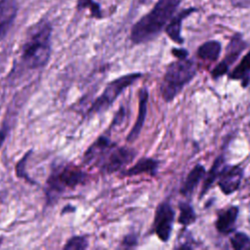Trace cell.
<instances>
[{"mask_svg":"<svg viewBox=\"0 0 250 250\" xmlns=\"http://www.w3.org/2000/svg\"><path fill=\"white\" fill-rule=\"evenodd\" d=\"M137 151L127 146H117L106 136H100L85 151L83 163L97 167L101 172L111 174L121 171L136 157Z\"/></svg>","mask_w":250,"mask_h":250,"instance_id":"1","label":"cell"},{"mask_svg":"<svg viewBox=\"0 0 250 250\" xmlns=\"http://www.w3.org/2000/svg\"><path fill=\"white\" fill-rule=\"evenodd\" d=\"M52 24L47 20H40L26 32L21 46V60L29 69L45 67L51 58Z\"/></svg>","mask_w":250,"mask_h":250,"instance_id":"2","label":"cell"},{"mask_svg":"<svg viewBox=\"0 0 250 250\" xmlns=\"http://www.w3.org/2000/svg\"><path fill=\"white\" fill-rule=\"evenodd\" d=\"M181 0H158L154 7L133 26L130 39L134 44H143L154 39L174 16Z\"/></svg>","mask_w":250,"mask_h":250,"instance_id":"3","label":"cell"},{"mask_svg":"<svg viewBox=\"0 0 250 250\" xmlns=\"http://www.w3.org/2000/svg\"><path fill=\"white\" fill-rule=\"evenodd\" d=\"M88 174L78 165L64 162L54 166L44 188L47 203H56L64 193L86 184Z\"/></svg>","mask_w":250,"mask_h":250,"instance_id":"4","label":"cell"},{"mask_svg":"<svg viewBox=\"0 0 250 250\" xmlns=\"http://www.w3.org/2000/svg\"><path fill=\"white\" fill-rule=\"evenodd\" d=\"M196 63L188 59L172 62L166 68L160 84V93L166 103L172 102L196 75Z\"/></svg>","mask_w":250,"mask_h":250,"instance_id":"5","label":"cell"},{"mask_svg":"<svg viewBox=\"0 0 250 250\" xmlns=\"http://www.w3.org/2000/svg\"><path fill=\"white\" fill-rule=\"evenodd\" d=\"M142 73L140 72H133L122 75L112 81H110L102 94L92 103L91 106L87 111V116H92L95 114H100L106 111L115 100L132 84H134L140 77Z\"/></svg>","mask_w":250,"mask_h":250,"instance_id":"6","label":"cell"},{"mask_svg":"<svg viewBox=\"0 0 250 250\" xmlns=\"http://www.w3.org/2000/svg\"><path fill=\"white\" fill-rule=\"evenodd\" d=\"M175 221V211L169 201H163L158 204L153 221V229L157 237L167 242L171 237L173 224Z\"/></svg>","mask_w":250,"mask_h":250,"instance_id":"7","label":"cell"},{"mask_svg":"<svg viewBox=\"0 0 250 250\" xmlns=\"http://www.w3.org/2000/svg\"><path fill=\"white\" fill-rule=\"evenodd\" d=\"M246 45V42L243 40L240 34H234L227 46L224 60L219 62L212 70V77L214 79H218L219 77L227 74L229 72V66L238 59L240 54L245 49Z\"/></svg>","mask_w":250,"mask_h":250,"instance_id":"8","label":"cell"},{"mask_svg":"<svg viewBox=\"0 0 250 250\" xmlns=\"http://www.w3.org/2000/svg\"><path fill=\"white\" fill-rule=\"evenodd\" d=\"M243 178V169L239 165H224L219 173L217 183L226 195L236 191Z\"/></svg>","mask_w":250,"mask_h":250,"instance_id":"9","label":"cell"},{"mask_svg":"<svg viewBox=\"0 0 250 250\" xmlns=\"http://www.w3.org/2000/svg\"><path fill=\"white\" fill-rule=\"evenodd\" d=\"M147 102H148V90L146 87H144L139 92V105H138V116L129 132L126 141L129 143H133L140 135L143 126L146 121V112H147Z\"/></svg>","mask_w":250,"mask_h":250,"instance_id":"10","label":"cell"},{"mask_svg":"<svg viewBox=\"0 0 250 250\" xmlns=\"http://www.w3.org/2000/svg\"><path fill=\"white\" fill-rule=\"evenodd\" d=\"M196 11L197 10L195 8H188V9H185V10L181 11L180 13L176 14V16L172 17V19L169 21V22L165 26V32L172 41H174L177 44L184 43L185 40L181 34L182 22L187 17H188L190 14H192Z\"/></svg>","mask_w":250,"mask_h":250,"instance_id":"11","label":"cell"},{"mask_svg":"<svg viewBox=\"0 0 250 250\" xmlns=\"http://www.w3.org/2000/svg\"><path fill=\"white\" fill-rule=\"evenodd\" d=\"M17 11L16 0H0V39L10 29L17 16Z\"/></svg>","mask_w":250,"mask_h":250,"instance_id":"12","label":"cell"},{"mask_svg":"<svg viewBox=\"0 0 250 250\" xmlns=\"http://www.w3.org/2000/svg\"><path fill=\"white\" fill-rule=\"evenodd\" d=\"M239 209L237 206H230L228 209L222 210L218 213L216 221V229L223 234L230 233L234 230V226L238 216Z\"/></svg>","mask_w":250,"mask_h":250,"instance_id":"13","label":"cell"},{"mask_svg":"<svg viewBox=\"0 0 250 250\" xmlns=\"http://www.w3.org/2000/svg\"><path fill=\"white\" fill-rule=\"evenodd\" d=\"M159 161L150 158V157H143L137 161L136 164L131 166L130 168L121 171L122 176H137L141 174H148L150 176H154L158 170Z\"/></svg>","mask_w":250,"mask_h":250,"instance_id":"14","label":"cell"},{"mask_svg":"<svg viewBox=\"0 0 250 250\" xmlns=\"http://www.w3.org/2000/svg\"><path fill=\"white\" fill-rule=\"evenodd\" d=\"M205 174H206L205 167L199 163L196 164L189 171L185 182L183 183L181 188V193L187 197L190 196L193 193L199 182L205 177Z\"/></svg>","mask_w":250,"mask_h":250,"instance_id":"15","label":"cell"},{"mask_svg":"<svg viewBox=\"0 0 250 250\" xmlns=\"http://www.w3.org/2000/svg\"><path fill=\"white\" fill-rule=\"evenodd\" d=\"M229 79L239 80L243 88L250 83V51L241 59L239 63L229 74Z\"/></svg>","mask_w":250,"mask_h":250,"instance_id":"16","label":"cell"},{"mask_svg":"<svg viewBox=\"0 0 250 250\" xmlns=\"http://www.w3.org/2000/svg\"><path fill=\"white\" fill-rule=\"evenodd\" d=\"M222 45L217 40H209L197 49V56L203 61L207 62H216L221 54Z\"/></svg>","mask_w":250,"mask_h":250,"instance_id":"17","label":"cell"},{"mask_svg":"<svg viewBox=\"0 0 250 250\" xmlns=\"http://www.w3.org/2000/svg\"><path fill=\"white\" fill-rule=\"evenodd\" d=\"M224 165H225L224 155H219L214 160V163L212 164L211 168L209 169V171H208V173L205 177V181L203 183L202 189H201V192H200V198L204 196V194L209 190V188L214 184V182L218 179L219 173H220V171H221V169Z\"/></svg>","mask_w":250,"mask_h":250,"instance_id":"18","label":"cell"},{"mask_svg":"<svg viewBox=\"0 0 250 250\" xmlns=\"http://www.w3.org/2000/svg\"><path fill=\"white\" fill-rule=\"evenodd\" d=\"M179 210H180V215L178 218L179 224L183 225L184 227H187L195 222L196 214L192 205H190L188 202H180Z\"/></svg>","mask_w":250,"mask_h":250,"instance_id":"19","label":"cell"},{"mask_svg":"<svg viewBox=\"0 0 250 250\" xmlns=\"http://www.w3.org/2000/svg\"><path fill=\"white\" fill-rule=\"evenodd\" d=\"M89 240L86 235H73L62 246L64 250H84L88 248Z\"/></svg>","mask_w":250,"mask_h":250,"instance_id":"20","label":"cell"},{"mask_svg":"<svg viewBox=\"0 0 250 250\" xmlns=\"http://www.w3.org/2000/svg\"><path fill=\"white\" fill-rule=\"evenodd\" d=\"M230 244L235 250H250V237L241 231L235 232L229 238Z\"/></svg>","mask_w":250,"mask_h":250,"instance_id":"21","label":"cell"},{"mask_svg":"<svg viewBox=\"0 0 250 250\" xmlns=\"http://www.w3.org/2000/svg\"><path fill=\"white\" fill-rule=\"evenodd\" d=\"M77 9L78 10L89 9L91 11L92 17H94L96 19H102L103 18L101 7L94 0H78L77 1Z\"/></svg>","mask_w":250,"mask_h":250,"instance_id":"22","label":"cell"},{"mask_svg":"<svg viewBox=\"0 0 250 250\" xmlns=\"http://www.w3.org/2000/svg\"><path fill=\"white\" fill-rule=\"evenodd\" d=\"M31 152H32V151L29 150V151H27V152L24 154V156L17 163L15 170H16V175H17L18 178H21V179H23L24 181H26L27 183H29V184H31V185H35V182L32 181V179H30V178L25 174L26 161H27V159L29 158V154H30Z\"/></svg>","mask_w":250,"mask_h":250,"instance_id":"23","label":"cell"},{"mask_svg":"<svg viewBox=\"0 0 250 250\" xmlns=\"http://www.w3.org/2000/svg\"><path fill=\"white\" fill-rule=\"evenodd\" d=\"M137 243H138L137 235L134 233H130V234H127L123 238V240L121 242V246L124 248H132V247L136 246Z\"/></svg>","mask_w":250,"mask_h":250,"instance_id":"24","label":"cell"},{"mask_svg":"<svg viewBox=\"0 0 250 250\" xmlns=\"http://www.w3.org/2000/svg\"><path fill=\"white\" fill-rule=\"evenodd\" d=\"M172 54L178 59V60H184V59H187L188 55V52L184 49V48H173L172 49Z\"/></svg>","mask_w":250,"mask_h":250,"instance_id":"25","label":"cell"},{"mask_svg":"<svg viewBox=\"0 0 250 250\" xmlns=\"http://www.w3.org/2000/svg\"><path fill=\"white\" fill-rule=\"evenodd\" d=\"M10 132V129H9V124H5L1 127L0 129V147L3 146V144L5 143L7 137H8V134Z\"/></svg>","mask_w":250,"mask_h":250,"instance_id":"26","label":"cell"},{"mask_svg":"<svg viewBox=\"0 0 250 250\" xmlns=\"http://www.w3.org/2000/svg\"><path fill=\"white\" fill-rule=\"evenodd\" d=\"M231 4L237 8H249L250 0H230Z\"/></svg>","mask_w":250,"mask_h":250,"instance_id":"27","label":"cell"},{"mask_svg":"<svg viewBox=\"0 0 250 250\" xmlns=\"http://www.w3.org/2000/svg\"><path fill=\"white\" fill-rule=\"evenodd\" d=\"M75 212V207L72 205H66L62 209L61 215H64L66 213H74Z\"/></svg>","mask_w":250,"mask_h":250,"instance_id":"28","label":"cell"}]
</instances>
